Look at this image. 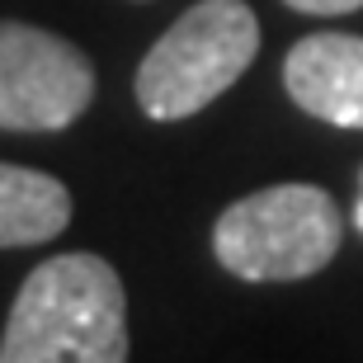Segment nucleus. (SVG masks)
<instances>
[{"mask_svg": "<svg viewBox=\"0 0 363 363\" xmlns=\"http://www.w3.org/2000/svg\"><path fill=\"white\" fill-rule=\"evenodd\" d=\"M259 52V19L245 0H199L137 67V104L156 123L189 118L227 94Z\"/></svg>", "mask_w": 363, "mask_h": 363, "instance_id": "nucleus-3", "label": "nucleus"}, {"mask_svg": "<svg viewBox=\"0 0 363 363\" xmlns=\"http://www.w3.org/2000/svg\"><path fill=\"white\" fill-rule=\"evenodd\" d=\"M71 222V194L48 170L0 161V250L48 245Z\"/></svg>", "mask_w": 363, "mask_h": 363, "instance_id": "nucleus-6", "label": "nucleus"}, {"mask_svg": "<svg viewBox=\"0 0 363 363\" xmlns=\"http://www.w3.org/2000/svg\"><path fill=\"white\" fill-rule=\"evenodd\" d=\"M0 363H128V293L104 255L71 250L24 279Z\"/></svg>", "mask_w": 363, "mask_h": 363, "instance_id": "nucleus-1", "label": "nucleus"}, {"mask_svg": "<svg viewBox=\"0 0 363 363\" xmlns=\"http://www.w3.org/2000/svg\"><path fill=\"white\" fill-rule=\"evenodd\" d=\"M345 217L316 184H274L245 194L217 217L213 255L245 283H293L340 255Z\"/></svg>", "mask_w": 363, "mask_h": 363, "instance_id": "nucleus-2", "label": "nucleus"}, {"mask_svg": "<svg viewBox=\"0 0 363 363\" xmlns=\"http://www.w3.org/2000/svg\"><path fill=\"white\" fill-rule=\"evenodd\" d=\"M283 5H293L302 14H354V10H363V0H283Z\"/></svg>", "mask_w": 363, "mask_h": 363, "instance_id": "nucleus-7", "label": "nucleus"}, {"mask_svg": "<svg viewBox=\"0 0 363 363\" xmlns=\"http://www.w3.org/2000/svg\"><path fill=\"white\" fill-rule=\"evenodd\" d=\"M354 222H359V231H363V199H359V208H354Z\"/></svg>", "mask_w": 363, "mask_h": 363, "instance_id": "nucleus-8", "label": "nucleus"}, {"mask_svg": "<svg viewBox=\"0 0 363 363\" xmlns=\"http://www.w3.org/2000/svg\"><path fill=\"white\" fill-rule=\"evenodd\" d=\"M283 85L311 118L363 133V38L311 33L288 52Z\"/></svg>", "mask_w": 363, "mask_h": 363, "instance_id": "nucleus-5", "label": "nucleus"}, {"mask_svg": "<svg viewBox=\"0 0 363 363\" xmlns=\"http://www.w3.org/2000/svg\"><path fill=\"white\" fill-rule=\"evenodd\" d=\"M94 99V67L76 43L38 24L0 19V128L62 133Z\"/></svg>", "mask_w": 363, "mask_h": 363, "instance_id": "nucleus-4", "label": "nucleus"}]
</instances>
